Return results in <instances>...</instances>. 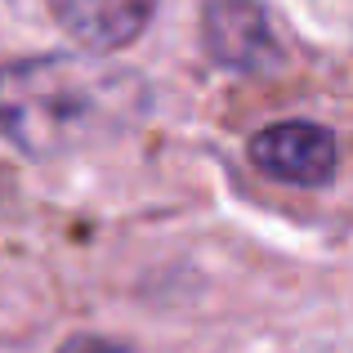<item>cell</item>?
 Returning <instances> with one entry per match:
<instances>
[{
	"instance_id": "obj_1",
	"label": "cell",
	"mask_w": 353,
	"mask_h": 353,
	"mask_svg": "<svg viewBox=\"0 0 353 353\" xmlns=\"http://www.w3.org/2000/svg\"><path fill=\"white\" fill-rule=\"evenodd\" d=\"M143 81L81 54H36L0 68V134L27 157H68L130 125Z\"/></svg>"
},
{
	"instance_id": "obj_2",
	"label": "cell",
	"mask_w": 353,
	"mask_h": 353,
	"mask_svg": "<svg viewBox=\"0 0 353 353\" xmlns=\"http://www.w3.org/2000/svg\"><path fill=\"white\" fill-rule=\"evenodd\" d=\"M250 161L268 174V179L295 183V188H322L336 174V139L327 125L313 121H282L268 125L250 139Z\"/></svg>"
},
{
	"instance_id": "obj_3",
	"label": "cell",
	"mask_w": 353,
	"mask_h": 353,
	"mask_svg": "<svg viewBox=\"0 0 353 353\" xmlns=\"http://www.w3.org/2000/svg\"><path fill=\"white\" fill-rule=\"evenodd\" d=\"M201 36L210 59L233 72H273L282 63L277 36L259 0H210L201 9Z\"/></svg>"
},
{
	"instance_id": "obj_4",
	"label": "cell",
	"mask_w": 353,
	"mask_h": 353,
	"mask_svg": "<svg viewBox=\"0 0 353 353\" xmlns=\"http://www.w3.org/2000/svg\"><path fill=\"white\" fill-rule=\"evenodd\" d=\"M50 9L85 50L112 54L143 36L157 0H50Z\"/></svg>"
},
{
	"instance_id": "obj_5",
	"label": "cell",
	"mask_w": 353,
	"mask_h": 353,
	"mask_svg": "<svg viewBox=\"0 0 353 353\" xmlns=\"http://www.w3.org/2000/svg\"><path fill=\"white\" fill-rule=\"evenodd\" d=\"M59 353H134V349L121 345V340H108V336H72V340H63Z\"/></svg>"
}]
</instances>
